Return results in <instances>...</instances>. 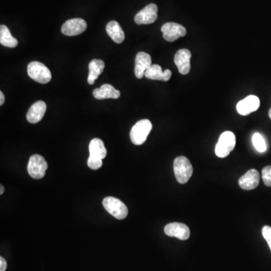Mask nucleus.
Segmentation results:
<instances>
[{
    "mask_svg": "<svg viewBox=\"0 0 271 271\" xmlns=\"http://www.w3.org/2000/svg\"><path fill=\"white\" fill-rule=\"evenodd\" d=\"M191 58L192 53L189 49H180L176 52L174 63L181 74H189L191 70Z\"/></svg>",
    "mask_w": 271,
    "mask_h": 271,
    "instance_id": "f8f14e48",
    "label": "nucleus"
},
{
    "mask_svg": "<svg viewBox=\"0 0 271 271\" xmlns=\"http://www.w3.org/2000/svg\"><path fill=\"white\" fill-rule=\"evenodd\" d=\"M47 110L46 103L44 101L36 102L27 112V119L31 124H37L43 118Z\"/></svg>",
    "mask_w": 271,
    "mask_h": 271,
    "instance_id": "2eb2a0df",
    "label": "nucleus"
},
{
    "mask_svg": "<svg viewBox=\"0 0 271 271\" xmlns=\"http://www.w3.org/2000/svg\"><path fill=\"white\" fill-rule=\"evenodd\" d=\"M260 100L255 95H249L240 100L236 105V111L241 116H248L259 110Z\"/></svg>",
    "mask_w": 271,
    "mask_h": 271,
    "instance_id": "9d476101",
    "label": "nucleus"
},
{
    "mask_svg": "<svg viewBox=\"0 0 271 271\" xmlns=\"http://www.w3.org/2000/svg\"><path fill=\"white\" fill-rule=\"evenodd\" d=\"M252 143L255 149L259 153H265L267 150V144L263 136L259 133H255L252 137Z\"/></svg>",
    "mask_w": 271,
    "mask_h": 271,
    "instance_id": "4be33fe9",
    "label": "nucleus"
},
{
    "mask_svg": "<svg viewBox=\"0 0 271 271\" xmlns=\"http://www.w3.org/2000/svg\"><path fill=\"white\" fill-rule=\"evenodd\" d=\"M268 246H269L270 249L271 250V239H270L269 241H268Z\"/></svg>",
    "mask_w": 271,
    "mask_h": 271,
    "instance_id": "c85d7f7f",
    "label": "nucleus"
},
{
    "mask_svg": "<svg viewBox=\"0 0 271 271\" xmlns=\"http://www.w3.org/2000/svg\"><path fill=\"white\" fill-rule=\"evenodd\" d=\"M164 233L167 236L176 237L181 240H186L190 236V230L187 225L178 222H173L166 225Z\"/></svg>",
    "mask_w": 271,
    "mask_h": 271,
    "instance_id": "9b49d317",
    "label": "nucleus"
},
{
    "mask_svg": "<svg viewBox=\"0 0 271 271\" xmlns=\"http://www.w3.org/2000/svg\"><path fill=\"white\" fill-rule=\"evenodd\" d=\"M7 268L6 261L5 259L1 257L0 258V271H5Z\"/></svg>",
    "mask_w": 271,
    "mask_h": 271,
    "instance_id": "a878e982",
    "label": "nucleus"
},
{
    "mask_svg": "<svg viewBox=\"0 0 271 271\" xmlns=\"http://www.w3.org/2000/svg\"><path fill=\"white\" fill-rule=\"evenodd\" d=\"M262 179L265 186L271 187V166L265 167L262 170Z\"/></svg>",
    "mask_w": 271,
    "mask_h": 271,
    "instance_id": "5701e85b",
    "label": "nucleus"
},
{
    "mask_svg": "<svg viewBox=\"0 0 271 271\" xmlns=\"http://www.w3.org/2000/svg\"><path fill=\"white\" fill-rule=\"evenodd\" d=\"M236 145V137L232 131H225L221 134L219 141L216 146V155L219 157L223 158L229 155L234 149Z\"/></svg>",
    "mask_w": 271,
    "mask_h": 271,
    "instance_id": "20e7f679",
    "label": "nucleus"
},
{
    "mask_svg": "<svg viewBox=\"0 0 271 271\" xmlns=\"http://www.w3.org/2000/svg\"><path fill=\"white\" fill-rule=\"evenodd\" d=\"M259 181H260V175L259 172L255 169H251L239 179L238 183L241 189L243 190L250 191L258 187Z\"/></svg>",
    "mask_w": 271,
    "mask_h": 271,
    "instance_id": "4468645a",
    "label": "nucleus"
},
{
    "mask_svg": "<svg viewBox=\"0 0 271 271\" xmlns=\"http://www.w3.org/2000/svg\"><path fill=\"white\" fill-rule=\"evenodd\" d=\"M93 95L97 100L118 99L120 97V93L111 84H103L100 88L94 89Z\"/></svg>",
    "mask_w": 271,
    "mask_h": 271,
    "instance_id": "f3484780",
    "label": "nucleus"
},
{
    "mask_svg": "<svg viewBox=\"0 0 271 271\" xmlns=\"http://www.w3.org/2000/svg\"><path fill=\"white\" fill-rule=\"evenodd\" d=\"M145 77L149 79L167 81L171 78L172 73L170 70L163 71L160 66L157 65V64H153L146 70L145 73Z\"/></svg>",
    "mask_w": 271,
    "mask_h": 271,
    "instance_id": "dca6fc26",
    "label": "nucleus"
},
{
    "mask_svg": "<svg viewBox=\"0 0 271 271\" xmlns=\"http://www.w3.org/2000/svg\"><path fill=\"white\" fill-rule=\"evenodd\" d=\"M268 115H269L270 118L271 119V109L270 110L269 113H268Z\"/></svg>",
    "mask_w": 271,
    "mask_h": 271,
    "instance_id": "c756f323",
    "label": "nucleus"
},
{
    "mask_svg": "<svg viewBox=\"0 0 271 271\" xmlns=\"http://www.w3.org/2000/svg\"><path fill=\"white\" fill-rule=\"evenodd\" d=\"M153 129V124L148 119H143L133 125L130 130V137L132 143L137 146L143 145L147 140L148 136Z\"/></svg>",
    "mask_w": 271,
    "mask_h": 271,
    "instance_id": "f03ea898",
    "label": "nucleus"
},
{
    "mask_svg": "<svg viewBox=\"0 0 271 271\" xmlns=\"http://www.w3.org/2000/svg\"><path fill=\"white\" fill-rule=\"evenodd\" d=\"M87 165L91 170H98L103 166V161L99 159L89 157L88 160H87Z\"/></svg>",
    "mask_w": 271,
    "mask_h": 271,
    "instance_id": "b1692460",
    "label": "nucleus"
},
{
    "mask_svg": "<svg viewBox=\"0 0 271 271\" xmlns=\"http://www.w3.org/2000/svg\"><path fill=\"white\" fill-rule=\"evenodd\" d=\"M262 235H263V237L266 239L267 242L271 239V227L268 226V225L265 226L262 229Z\"/></svg>",
    "mask_w": 271,
    "mask_h": 271,
    "instance_id": "393cba45",
    "label": "nucleus"
},
{
    "mask_svg": "<svg viewBox=\"0 0 271 271\" xmlns=\"http://www.w3.org/2000/svg\"><path fill=\"white\" fill-rule=\"evenodd\" d=\"M29 77L40 84H47L52 78L51 71L42 63L34 61L29 64L27 67Z\"/></svg>",
    "mask_w": 271,
    "mask_h": 271,
    "instance_id": "7ed1b4c3",
    "label": "nucleus"
},
{
    "mask_svg": "<svg viewBox=\"0 0 271 271\" xmlns=\"http://www.w3.org/2000/svg\"><path fill=\"white\" fill-rule=\"evenodd\" d=\"M0 43L7 48H15L18 44L17 39L12 37L9 29L3 24L0 26Z\"/></svg>",
    "mask_w": 271,
    "mask_h": 271,
    "instance_id": "412c9836",
    "label": "nucleus"
},
{
    "mask_svg": "<svg viewBox=\"0 0 271 271\" xmlns=\"http://www.w3.org/2000/svg\"><path fill=\"white\" fill-rule=\"evenodd\" d=\"M161 32L163 33V39L170 42L179 39L180 37H184L187 34L186 29L183 25L173 22L163 24L161 27Z\"/></svg>",
    "mask_w": 271,
    "mask_h": 271,
    "instance_id": "0eeeda50",
    "label": "nucleus"
},
{
    "mask_svg": "<svg viewBox=\"0 0 271 271\" xmlns=\"http://www.w3.org/2000/svg\"><path fill=\"white\" fill-rule=\"evenodd\" d=\"M173 170L178 183L180 184H186L192 177L193 167L187 157L179 156L174 160Z\"/></svg>",
    "mask_w": 271,
    "mask_h": 271,
    "instance_id": "f257e3e1",
    "label": "nucleus"
},
{
    "mask_svg": "<svg viewBox=\"0 0 271 271\" xmlns=\"http://www.w3.org/2000/svg\"><path fill=\"white\" fill-rule=\"evenodd\" d=\"M5 103V96L2 91H0V106H2Z\"/></svg>",
    "mask_w": 271,
    "mask_h": 271,
    "instance_id": "bb28decb",
    "label": "nucleus"
},
{
    "mask_svg": "<svg viewBox=\"0 0 271 271\" xmlns=\"http://www.w3.org/2000/svg\"><path fill=\"white\" fill-rule=\"evenodd\" d=\"M105 68V63L102 60L94 59L89 64V74L87 77V82L94 84L96 79L98 78Z\"/></svg>",
    "mask_w": 271,
    "mask_h": 271,
    "instance_id": "aec40b11",
    "label": "nucleus"
},
{
    "mask_svg": "<svg viewBox=\"0 0 271 271\" xmlns=\"http://www.w3.org/2000/svg\"><path fill=\"white\" fill-rule=\"evenodd\" d=\"M157 11L158 8L157 5L154 3L149 4L136 14L134 18L135 22L138 25L150 24L155 22L157 19Z\"/></svg>",
    "mask_w": 271,
    "mask_h": 271,
    "instance_id": "1a4fd4ad",
    "label": "nucleus"
},
{
    "mask_svg": "<svg viewBox=\"0 0 271 271\" xmlns=\"http://www.w3.org/2000/svg\"><path fill=\"white\" fill-rule=\"evenodd\" d=\"M89 157L93 158L103 160L107 155V151L105 147L104 143L100 139L94 138L90 141L89 145Z\"/></svg>",
    "mask_w": 271,
    "mask_h": 271,
    "instance_id": "a211bd4d",
    "label": "nucleus"
},
{
    "mask_svg": "<svg viewBox=\"0 0 271 271\" xmlns=\"http://www.w3.org/2000/svg\"><path fill=\"white\" fill-rule=\"evenodd\" d=\"M103 205L106 210L116 219H124L128 214V209L119 199L107 197L103 200Z\"/></svg>",
    "mask_w": 271,
    "mask_h": 271,
    "instance_id": "39448f33",
    "label": "nucleus"
},
{
    "mask_svg": "<svg viewBox=\"0 0 271 271\" xmlns=\"http://www.w3.org/2000/svg\"><path fill=\"white\" fill-rule=\"evenodd\" d=\"M87 23L81 18L68 20L63 24L61 32L67 37H74L82 34L87 29Z\"/></svg>",
    "mask_w": 271,
    "mask_h": 271,
    "instance_id": "6e6552de",
    "label": "nucleus"
},
{
    "mask_svg": "<svg viewBox=\"0 0 271 271\" xmlns=\"http://www.w3.org/2000/svg\"><path fill=\"white\" fill-rule=\"evenodd\" d=\"M48 169V163L42 156L34 155L29 160L27 170L31 177L35 179H42Z\"/></svg>",
    "mask_w": 271,
    "mask_h": 271,
    "instance_id": "423d86ee",
    "label": "nucleus"
},
{
    "mask_svg": "<svg viewBox=\"0 0 271 271\" xmlns=\"http://www.w3.org/2000/svg\"><path fill=\"white\" fill-rule=\"evenodd\" d=\"M0 189H1V191H0V194H2L4 193V191H5V189H4L3 186L1 185V186H0Z\"/></svg>",
    "mask_w": 271,
    "mask_h": 271,
    "instance_id": "cd10ccee",
    "label": "nucleus"
},
{
    "mask_svg": "<svg viewBox=\"0 0 271 271\" xmlns=\"http://www.w3.org/2000/svg\"><path fill=\"white\" fill-rule=\"evenodd\" d=\"M153 65L152 64V57L146 52H139L135 59V76L140 79L145 76L146 70Z\"/></svg>",
    "mask_w": 271,
    "mask_h": 271,
    "instance_id": "ddd939ff",
    "label": "nucleus"
},
{
    "mask_svg": "<svg viewBox=\"0 0 271 271\" xmlns=\"http://www.w3.org/2000/svg\"><path fill=\"white\" fill-rule=\"evenodd\" d=\"M107 34L110 36V38L116 43L120 44L124 41L125 39V34L124 30H122L120 24L116 21H112L109 22L107 25Z\"/></svg>",
    "mask_w": 271,
    "mask_h": 271,
    "instance_id": "6ab92c4d",
    "label": "nucleus"
}]
</instances>
